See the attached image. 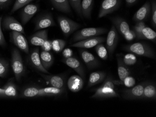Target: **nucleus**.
I'll return each mask as SVG.
<instances>
[{
	"mask_svg": "<svg viewBox=\"0 0 156 117\" xmlns=\"http://www.w3.org/2000/svg\"><path fill=\"white\" fill-rule=\"evenodd\" d=\"M126 51L138 56L155 58V52L151 47L144 43H136L124 46Z\"/></svg>",
	"mask_w": 156,
	"mask_h": 117,
	"instance_id": "1",
	"label": "nucleus"
},
{
	"mask_svg": "<svg viewBox=\"0 0 156 117\" xmlns=\"http://www.w3.org/2000/svg\"><path fill=\"white\" fill-rule=\"evenodd\" d=\"M107 32V29L103 28H87L77 31L73 37L74 42L82 41L92 37L98 36Z\"/></svg>",
	"mask_w": 156,
	"mask_h": 117,
	"instance_id": "2",
	"label": "nucleus"
},
{
	"mask_svg": "<svg viewBox=\"0 0 156 117\" xmlns=\"http://www.w3.org/2000/svg\"><path fill=\"white\" fill-rule=\"evenodd\" d=\"M11 62L16 79L19 81L24 74L25 69L21 55L16 49H14L12 51Z\"/></svg>",
	"mask_w": 156,
	"mask_h": 117,
	"instance_id": "3",
	"label": "nucleus"
},
{
	"mask_svg": "<svg viewBox=\"0 0 156 117\" xmlns=\"http://www.w3.org/2000/svg\"><path fill=\"white\" fill-rule=\"evenodd\" d=\"M58 22L63 34L66 37L69 36L81 26L79 23L65 16H58Z\"/></svg>",
	"mask_w": 156,
	"mask_h": 117,
	"instance_id": "4",
	"label": "nucleus"
},
{
	"mask_svg": "<svg viewBox=\"0 0 156 117\" xmlns=\"http://www.w3.org/2000/svg\"><path fill=\"white\" fill-rule=\"evenodd\" d=\"M146 82H143L135 86H133L130 89H126L122 92L123 98L127 100L143 99L144 90Z\"/></svg>",
	"mask_w": 156,
	"mask_h": 117,
	"instance_id": "5",
	"label": "nucleus"
},
{
	"mask_svg": "<svg viewBox=\"0 0 156 117\" xmlns=\"http://www.w3.org/2000/svg\"><path fill=\"white\" fill-rule=\"evenodd\" d=\"M121 0H104L101 5L98 18H102L117 10L121 6Z\"/></svg>",
	"mask_w": 156,
	"mask_h": 117,
	"instance_id": "6",
	"label": "nucleus"
},
{
	"mask_svg": "<svg viewBox=\"0 0 156 117\" xmlns=\"http://www.w3.org/2000/svg\"><path fill=\"white\" fill-rule=\"evenodd\" d=\"M118 34L117 30L114 25L112 26L108 32L106 39V46L109 55L112 56L115 50L118 43Z\"/></svg>",
	"mask_w": 156,
	"mask_h": 117,
	"instance_id": "7",
	"label": "nucleus"
},
{
	"mask_svg": "<svg viewBox=\"0 0 156 117\" xmlns=\"http://www.w3.org/2000/svg\"><path fill=\"white\" fill-rule=\"evenodd\" d=\"M105 41L106 39L105 37L95 36L75 42L73 44H72L71 46L83 49H89L95 47L98 44L104 42Z\"/></svg>",
	"mask_w": 156,
	"mask_h": 117,
	"instance_id": "8",
	"label": "nucleus"
},
{
	"mask_svg": "<svg viewBox=\"0 0 156 117\" xmlns=\"http://www.w3.org/2000/svg\"><path fill=\"white\" fill-rule=\"evenodd\" d=\"M11 38L12 42L19 49L26 53L29 52L28 42L22 33L17 31H12Z\"/></svg>",
	"mask_w": 156,
	"mask_h": 117,
	"instance_id": "9",
	"label": "nucleus"
},
{
	"mask_svg": "<svg viewBox=\"0 0 156 117\" xmlns=\"http://www.w3.org/2000/svg\"><path fill=\"white\" fill-rule=\"evenodd\" d=\"M119 95L115 89L110 87L100 86L96 89L95 93L91 96V98H107L119 97Z\"/></svg>",
	"mask_w": 156,
	"mask_h": 117,
	"instance_id": "10",
	"label": "nucleus"
},
{
	"mask_svg": "<svg viewBox=\"0 0 156 117\" xmlns=\"http://www.w3.org/2000/svg\"><path fill=\"white\" fill-rule=\"evenodd\" d=\"M40 75L51 87L58 89H65V79L62 76L42 74Z\"/></svg>",
	"mask_w": 156,
	"mask_h": 117,
	"instance_id": "11",
	"label": "nucleus"
},
{
	"mask_svg": "<svg viewBox=\"0 0 156 117\" xmlns=\"http://www.w3.org/2000/svg\"><path fill=\"white\" fill-rule=\"evenodd\" d=\"M3 28L7 30L17 31L24 34V29L22 25L12 16H6L2 22Z\"/></svg>",
	"mask_w": 156,
	"mask_h": 117,
	"instance_id": "12",
	"label": "nucleus"
},
{
	"mask_svg": "<svg viewBox=\"0 0 156 117\" xmlns=\"http://www.w3.org/2000/svg\"><path fill=\"white\" fill-rule=\"evenodd\" d=\"M29 61L31 65L37 70L45 74H50L48 71L45 70L42 65L38 49H36L30 52L29 57Z\"/></svg>",
	"mask_w": 156,
	"mask_h": 117,
	"instance_id": "13",
	"label": "nucleus"
},
{
	"mask_svg": "<svg viewBox=\"0 0 156 117\" xmlns=\"http://www.w3.org/2000/svg\"><path fill=\"white\" fill-rule=\"evenodd\" d=\"M55 25L53 16L51 14H47L40 16L37 19L35 30L44 29Z\"/></svg>",
	"mask_w": 156,
	"mask_h": 117,
	"instance_id": "14",
	"label": "nucleus"
},
{
	"mask_svg": "<svg viewBox=\"0 0 156 117\" xmlns=\"http://www.w3.org/2000/svg\"><path fill=\"white\" fill-rule=\"evenodd\" d=\"M38 9V6L35 4H27L24 6L21 13V21L23 24L25 25L28 23L37 12Z\"/></svg>",
	"mask_w": 156,
	"mask_h": 117,
	"instance_id": "15",
	"label": "nucleus"
},
{
	"mask_svg": "<svg viewBox=\"0 0 156 117\" xmlns=\"http://www.w3.org/2000/svg\"><path fill=\"white\" fill-rule=\"evenodd\" d=\"M62 61L67 66L74 70L82 79L85 78V71L83 65L77 58L72 57L69 58H64L62 60Z\"/></svg>",
	"mask_w": 156,
	"mask_h": 117,
	"instance_id": "16",
	"label": "nucleus"
},
{
	"mask_svg": "<svg viewBox=\"0 0 156 117\" xmlns=\"http://www.w3.org/2000/svg\"><path fill=\"white\" fill-rule=\"evenodd\" d=\"M80 53L82 60L89 69H93L99 66V61L93 54L85 50H80Z\"/></svg>",
	"mask_w": 156,
	"mask_h": 117,
	"instance_id": "17",
	"label": "nucleus"
},
{
	"mask_svg": "<svg viewBox=\"0 0 156 117\" xmlns=\"http://www.w3.org/2000/svg\"><path fill=\"white\" fill-rule=\"evenodd\" d=\"M151 12V4L149 2H147L133 16V20L136 22H143L148 18Z\"/></svg>",
	"mask_w": 156,
	"mask_h": 117,
	"instance_id": "18",
	"label": "nucleus"
},
{
	"mask_svg": "<svg viewBox=\"0 0 156 117\" xmlns=\"http://www.w3.org/2000/svg\"><path fill=\"white\" fill-rule=\"evenodd\" d=\"M110 20L120 34L124 36L130 30L128 23L123 18L120 17H112Z\"/></svg>",
	"mask_w": 156,
	"mask_h": 117,
	"instance_id": "19",
	"label": "nucleus"
},
{
	"mask_svg": "<svg viewBox=\"0 0 156 117\" xmlns=\"http://www.w3.org/2000/svg\"><path fill=\"white\" fill-rule=\"evenodd\" d=\"M84 85L83 79L79 75H73L68 79L67 86L71 91L77 92L80 91Z\"/></svg>",
	"mask_w": 156,
	"mask_h": 117,
	"instance_id": "20",
	"label": "nucleus"
},
{
	"mask_svg": "<svg viewBox=\"0 0 156 117\" xmlns=\"http://www.w3.org/2000/svg\"><path fill=\"white\" fill-rule=\"evenodd\" d=\"M48 39V31L45 29L40 30L30 36V41L32 45L41 46Z\"/></svg>",
	"mask_w": 156,
	"mask_h": 117,
	"instance_id": "21",
	"label": "nucleus"
},
{
	"mask_svg": "<svg viewBox=\"0 0 156 117\" xmlns=\"http://www.w3.org/2000/svg\"><path fill=\"white\" fill-rule=\"evenodd\" d=\"M106 76V73L104 71L92 72L89 76L87 87L89 88L100 83L105 79Z\"/></svg>",
	"mask_w": 156,
	"mask_h": 117,
	"instance_id": "22",
	"label": "nucleus"
},
{
	"mask_svg": "<svg viewBox=\"0 0 156 117\" xmlns=\"http://www.w3.org/2000/svg\"><path fill=\"white\" fill-rule=\"evenodd\" d=\"M56 9L66 14L71 13V9L69 0H50Z\"/></svg>",
	"mask_w": 156,
	"mask_h": 117,
	"instance_id": "23",
	"label": "nucleus"
},
{
	"mask_svg": "<svg viewBox=\"0 0 156 117\" xmlns=\"http://www.w3.org/2000/svg\"><path fill=\"white\" fill-rule=\"evenodd\" d=\"M118 74L121 81H122L124 78L129 76L130 72L127 66L124 64L122 60V57L120 55H117Z\"/></svg>",
	"mask_w": 156,
	"mask_h": 117,
	"instance_id": "24",
	"label": "nucleus"
},
{
	"mask_svg": "<svg viewBox=\"0 0 156 117\" xmlns=\"http://www.w3.org/2000/svg\"><path fill=\"white\" fill-rule=\"evenodd\" d=\"M94 0H83L81 2L82 15L87 19H90L91 12L93 7Z\"/></svg>",
	"mask_w": 156,
	"mask_h": 117,
	"instance_id": "25",
	"label": "nucleus"
},
{
	"mask_svg": "<svg viewBox=\"0 0 156 117\" xmlns=\"http://www.w3.org/2000/svg\"><path fill=\"white\" fill-rule=\"evenodd\" d=\"M40 58L42 65L44 69L48 71L52 66L54 62L53 56L49 51H41L40 53Z\"/></svg>",
	"mask_w": 156,
	"mask_h": 117,
	"instance_id": "26",
	"label": "nucleus"
},
{
	"mask_svg": "<svg viewBox=\"0 0 156 117\" xmlns=\"http://www.w3.org/2000/svg\"><path fill=\"white\" fill-rule=\"evenodd\" d=\"M65 89H58L53 87L39 88L40 97L55 96L61 95L64 92Z\"/></svg>",
	"mask_w": 156,
	"mask_h": 117,
	"instance_id": "27",
	"label": "nucleus"
},
{
	"mask_svg": "<svg viewBox=\"0 0 156 117\" xmlns=\"http://www.w3.org/2000/svg\"><path fill=\"white\" fill-rule=\"evenodd\" d=\"M136 38L138 39H147L155 42L156 39V33L149 27L145 26L140 33L136 35Z\"/></svg>",
	"mask_w": 156,
	"mask_h": 117,
	"instance_id": "28",
	"label": "nucleus"
},
{
	"mask_svg": "<svg viewBox=\"0 0 156 117\" xmlns=\"http://www.w3.org/2000/svg\"><path fill=\"white\" fill-rule=\"evenodd\" d=\"M156 98V85L152 83L146 82L144 90L143 99H155Z\"/></svg>",
	"mask_w": 156,
	"mask_h": 117,
	"instance_id": "29",
	"label": "nucleus"
},
{
	"mask_svg": "<svg viewBox=\"0 0 156 117\" xmlns=\"http://www.w3.org/2000/svg\"><path fill=\"white\" fill-rule=\"evenodd\" d=\"M23 98H34L40 97L39 88L36 87H27L23 90L21 94Z\"/></svg>",
	"mask_w": 156,
	"mask_h": 117,
	"instance_id": "30",
	"label": "nucleus"
},
{
	"mask_svg": "<svg viewBox=\"0 0 156 117\" xmlns=\"http://www.w3.org/2000/svg\"><path fill=\"white\" fill-rule=\"evenodd\" d=\"M3 97H15L17 96V90L15 85L12 83L6 84L3 88Z\"/></svg>",
	"mask_w": 156,
	"mask_h": 117,
	"instance_id": "31",
	"label": "nucleus"
},
{
	"mask_svg": "<svg viewBox=\"0 0 156 117\" xmlns=\"http://www.w3.org/2000/svg\"><path fill=\"white\" fill-rule=\"evenodd\" d=\"M52 49L56 52L62 51L66 45V42L62 39H56L51 41Z\"/></svg>",
	"mask_w": 156,
	"mask_h": 117,
	"instance_id": "32",
	"label": "nucleus"
},
{
	"mask_svg": "<svg viewBox=\"0 0 156 117\" xmlns=\"http://www.w3.org/2000/svg\"><path fill=\"white\" fill-rule=\"evenodd\" d=\"M95 50L98 56L104 60L107 59L108 57V53L107 50L106 49L104 45L102 44H98L95 47Z\"/></svg>",
	"mask_w": 156,
	"mask_h": 117,
	"instance_id": "33",
	"label": "nucleus"
},
{
	"mask_svg": "<svg viewBox=\"0 0 156 117\" xmlns=\"http://www.w3.org/2000/svg\"><path fill=\"white\" fill-rule=\"evenodd\" d=\"M122 60L126 66H132L136 63L137 58L135 54L129 53L124 56Z\"/></svg>",
	"mask_w": 156,
	"mask_h": 117,
	"instance_id": "34",
	"label": "nucleus"
},
{
	"mask_svg": "<svg viewBox=\"0 0 156 117\" xmlns=\"http://www.w3.org/2000/svg\"><path fill=\"white\" fill-rule=\"evenodd\" d=\"M33 0H16L11 10V13H14L21 8L23 7L30 3Z\"/></svg>",
	"mask_w": 156,
	"mask_h": 117,
	"instance_id": "35",
	"label": "nucleus"
},
{
	"mask_svg": "<svg viewBox=\"0 0 156 117\" xmlns=\"http://www.w3.org/2000/svg\"><path fill=\"white\" fill-rule=\"evenodd\" d=\"M70 6L76 11L77 14L82 17L81 10V0H69Z\"/></svg>",
	"mask_w": 156,
	"mask_h": 117,
	"instance_id": "36",
	"label": "nucleus"
},
{
	"mask_svg": "<svg viewBox=\"0 0 156 117\" xmlns=\"http://www.w3.org/2000/svg\"><path fill=\"white\" fill-rule=\"evenodd\" d=\"M9 64L4 59H0V77H3L8 71Z\"/></svg>",
	"mask_w": 156,
	"mask_h": 117,
	"instance_id": "37",
	"label": "nucleus"
},
{
	"mask_svg": "<svg viewBox=\"0 0 156 117\" xmlns=\"http://www.w3.org/2000/svg\"><path fill=\"white\" fill-rule=\"evenodd\" d=\"M122 84L126 87H129V88L133 87L136 84L135 79L129 76L124 78V80L122 81Z\"/></svg>",
	"mask_w": 156,
	"mask_h": 117,
	"instance_id": "38",
	"label": "nucleus"
},
{
	"mask_svg": "<svg viewBox=\"0 0 156 117\" xmlns=\"http://www.w3.org/2000/svg\"><path fill=\"white\" fill-rule=\"evenodd\" d=\"M151 11L152 12V23L154 27L156 26V2L152 1L151 4Z\"/></svg>",
	"mask_w": 156,
	"mask_h": 117,
	"instance_id": "39",
	"label": "nucleus"
},
{
	"mask_svg": "<svg viewBox=\"0 0 156 117\" xmlns=\"http://www.w3.org/2000/svg\"><path fill=\"white\" fill-rule=\"evenodd\" d=\"M101 86L110 87L112 89H115V86L114 81H113L110 77H108L104 80L103 83Z\"/></svg>",
	"mask_w": 156,
	"mask_h": 117,
	"instance_id": "40",
	"label": "nucleus"
},
{
	"mask_svg": "<svg viewBox=\"0 0 156 117\" xmlns=\"http://www.w3.org/2000/svg\"><path fill=\"white\" fill-rule=\"evenodd\" d=\"M145 26H146V25H145V23H144V22H137V23L136 24L135 26L133 27V30H134V32H135L136 35L140 33L142 30L144 28Z\"/></svg>",
	"mask_w": 156,
	"mask_h": 117,
	"instance_id": "41",
	"label": "nucleus"
},
{
	"mask_svg": "<svg viewBox=\"0 0 156 117\" xmlns=\"http://www.w3.org/2000/svg\"><path fill=\"white\" fill-rule=\"evenodd\" d=\"M41 47L43 50L46 51H50L52 49L51 41L47 39L44 43L43 44H42Z\"/></svg>",
	"mask_w": 156,
	"mask_h": 117,
	"instance_id": "42",
	"label": "nucleus"
},
{
	"mask_svg": "<svg viewBox=\"0 0 156 117\" xmlns=\"http://www.w3.org/2000/svg\"><path fill=\"white\" fill-rule=\"evenodd\" d=\"M123 36L127 41H131L136 38V34L134 30L130 29V30Z\"/></svg>",
	"mask_w": 156,
	"mask_h": 117,
	"instance_id": "43",
	"label": "nucleus"
},
{
	"mask_svg": "<svg viewBox=\"0 0 156 117\" xmlns=\"http://www.w3.org/2000/svg\"><path fill=\"white\" fill-rule=\"evenodd\" d=\"M2 17H0V46H4L6 45V41L2 30Z\"/></svg>",
	"mask_w": 156,
	"mask_h": 117,
	"instance_id": "44",
	"label": "nucleus"
},
{
	"mask_svg": "<svg viewBox=\"0 0 156 117\" xmlns=\"http://www.w3.org/2000/svg\"><path fill=\"white\" fill-rule=\"evenodd\" d=\"M62 55L65 58H69V57H72L73 55V52L71 49H70L69 48H66L63 50Z\"/></svg>",
	"mask_w": 156,
	"mask_h": 117,
	"instance_id": "45",
	"label": "nucleus"
},
{
	"mask_svg": "<svg viewBox=\"0 0 156 117\" xmlns=\"http://www.w3.org/2000/svg\"><path fill=\"white\" fill-rule=\"evenodd\" d=\"M10 0H0V8H2L6 6Z\"/></svg>",
	"mask_w": 156,
	"mask_h": 117,
	"instance_id": "46",
	"label": "nucleus"
},
{
	"mask_svg": "<svg viewBox=\"0 0 156 117\" xmlns=\"http://www.w3.org/2000/svg\"><path fill=\"white\" fill-rule=\"evenodd\" d=\"M137 1V0H126V4L127 6H131L135 4Z\"/></svg>",
	"mask_w": 156,
	"mask_h": 117,
	"instance_id": "47",
	"label": "nucleus"
},
{
	"mask_svg": "<svg viewBox=\"0 0 156 117\" xmlns=\"http://www.w3.org/2000/svg\"><path fill=\"white\" fill-rule=\"evenodd\" d=\"M3 89L0 88V97H3Z\"/></svg>",
	"mask_w": 156,
	"mask_h": 117,
	"instance_id": "48",
	"label": "nucleus"
}]
</instances>
